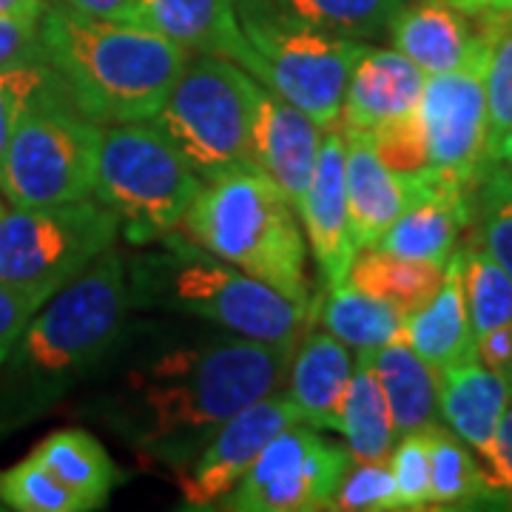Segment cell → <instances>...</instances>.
<instances>
[{"label":"cell","instance_id":"1","mask_svg":"<svg viewBox=\"0 0 512 512\" xmlns=\"http://www.w3.org/2000/svg\"><path fill=\"white\" fill-rule=\"evenodd\" d=\"M291 356V345L228 330L163 345L123 370L97 404V419L143 467L177 476L225 421L282 387Z\"/></svg>","mask_w":512,"mask_h":512},{"label":"cell","instance_id":"2","mask_svg":"<svg viewBox=\"0 0 512 512\" xmlns=\"http://www.w3.org/2000/svg\"><path fill=\"white\" fill-rule=\"evenodd\" d=\"M131 293L123 254L111 248L57 291L0 367V436L46 416L100 373L126 342Z\"/></svg>","mask_w":512,"mask_h":512},{"label":"cell","instance_id":"3","mask_svg":"<svg viewBox=\"0 0 512 512\" xmlns=\"http://www.w3.org/2000/svg\"><path fill=\"white\" fill-rule=\"evenodd\" d=\"M37 49L74 109L100 126L151 120L191 57L154 29L86 18L55 3L43 9Z\"/></svg>","mask_w":512,"mask_h":512},{"label":"cell","instance_id":"4","mask_svg":"<svg viewBox=\"0 0 512 512\" xmlns=\"http://www.w3.org/2000/svg\"><path fill=\"white\" fill-rule=\"evenodd\" d=\"M131 308L211 322L220 330L268 345H291L313 328V308H302L262 279L208 254L180 234H168L126 259Z\"/></svg>","mask_w":512,"mask_h":512},{"label":"cell","instance_id":"5","mask_svg":"<svg viewBox=\"0 0 512 512\" xmlns=\"http://www.w3.org/2000/svg\"><path fill=\"white\" fill-rule=\"evenodd\" d=\"M180 234L296 305L313 308L305 228L285 191L262 171L239 168L202 183Z\"/></svg>","mask_w":512,"mask_h":512},{"label":"cell","instance_id":"6","mask_svg":"<svg viewBox=\"0 0 512 512\" xmlns=\"http://www.w3.org/2000/svg\"><path fill=\"white\" fill-rule=\"evenodd\" d=\"M200 188V174L154 120L103 126L94 200L114 211L131 248L174 234Z\"/></svg>","mask_w":512,"mask_h":512},{"label":"cell","instance_id":"7","mask_svg":"<svg viewBox=\"0 0 512 512\" xmlns=\"http://www.w3.org/2000/svg\"><path fill=\"white\" fill-rule=\"evenodd\" d=\"M234 6L262 66L259 83L299 106L322 131H339L350 72L367 43L322 32L276 0H234Z\"/></svg>","mask_w":512,"mask_h":512},{"label":"cell","instance_id":"8","mask_svg":"<svg viewBox=\"0 0 512 512\" xmlns=\"http://www.w3.org/2000/svg\"><path fill=\"white\" fill-rule=\"evenodd\" d=\"M251 83L254 74L225 57L191 55L160 111L151 117L183 151L202 183L239 168H256Z\"/></svg>","mask_w":512,"mask_h":512},{"label":"cell","instance_id":"9","mask_svg":"<svg viewBox=\"0 0 512 512\" xmlns=\"http://www.w3.org/2000/svg\"><path fill=\"white\" fill-rule=\"evenodd\" d=\"M103 126L69 100L23 114L0 157V194L15 208L63 205L94 197Z\"/></svg>","mask_w":512,"mask_h":512},{"label":"cell","instance_id":"10","mask_svg":"<svg viewBox=\"0 0 512 512\" xmlns=\"http://www.w3.org/2000/svg\"><path fill=\"white\" fill-rule=\"evenodd\" d=\"M120 239V222L94 197L63 205H9L0 214V282L55 296Z\"/></svg>","mask_w":512,"mask_h":512},{"label":"cell","instance_id":"11","mask_svg":"<svg viewBox=\"0 0 512 512\" xmlns=\"http://www.w3.org/2000/svg\"><path fill=\"white\" fill-rule=\"evenodd\" d=\"M353 464L348 447L333 444L311 424L282 430L256 458L248 476L220 501L234 512L328 510L339 481Z\"/></svg>","mask_w":512,"mask_h":512},{"label":"cell","instance_id":"12","mask_svg":"<svg viewBox=\"0 0 512 512\" xmlns=\"http://www.w3.org/2000/svg\"><path fill=\"white\" fill-rule=\"evenodd\" d=\"M487 49L490 40L464 66L430 74L416 109L427 137L430 168L470 188L487 165Z\"/></svg>","mask_w":512,"mask_h":512},{"label":"cell","instance_id":"13","mask_svg":"<svg viewBox=\"0 0 512 512\" xmlns=\"http://www.w3.org/2000/svg\"><path fill=\"white\" fill-rule=\"evenodd\" d=\"M293 424H299V413L282 387L242 407L205 441L194 461L174 476L185 510L220 507L222 498L248 476L262 450Z\"/></svg>","mask_w":512,"mask_h":512},{"label":"cell","instance_id":"14","mask_svg":"<svg viewBox=\"0 0 512 512\" xmlns=\"http://www.w3.org/2000/svg\"><path fill=\"white\" fill-rule=\"evenodd\" d=\"M322 134L325 131L305 111L254 77L251 83L254 165L285 191L296 214L302 211L305 194L311 188Z\"/></svg>","mask_w":512,"mask_h":512},{"label":"cell","instance_id":"15","mask_svg":"<svg viewBox=\"0 0 512 512\" xmlns=\"http://www.w3.org/2000/svg\"><path fill=\"white\" fill-rule=\"evenodd\" d=\"M510 402V382L478 362V356L439 373V416L484 464L495 490L510 501L507 473L498 450V424Z\"/></svg>","mask_w":512,"mask_h":512},{"label":"cell","instance_id":"16","mask_svg":"<svg viewBox=\"0 0 512 512\" xmlns=\"http://www.w3.org/2000/svg\"><path fill=\"white\" fill-rule=\"evenodd\" d=\"M299 220L308 237L319 288H339L350 274L353 256L359 254L350 234L348 191H345V137L342 131H325L311 188L305 194Z\"/></svg>","mask_w":512,"mask_h":512},{"label":"cell","instance_id":"17","mask_svg":"<svg viewBox=\"0 0 512 512\" xmlns=\"http://www.w3.org/2000/svg\"><path fill=\"white\" fill-rule=\"evenodd\" d=\"M387 37L396 52L430 77L453 72L476 57L490 40V26L484 15H467L450 0H407Z\"/></svg>","mask_w":512,"mask_h":512},{"label":"cell","instance_id":"18","mask_svg":"<svg viewBox=\"0 0 512 512\" xmlns=\"http://www.w3.org/2000/svg\"><path fill=\"white\" fill-rule=\"evenodd\" d=\"M345 137V191L350 234L356 251L376 248L387 228L427 185V171L404 177L390 171L365 131H342Z\"/></svg>","mask_w":512,"mask_h":512},{"label":"cell","instance_id":"19","mask_svg":"<svg viewBox=\"0 0 512 512\" xmlns=\"http://www.w3.org/2000/svg\"><path fill=\"white\" fill-rule=\"evenodd\" d=\"M353 365L356 350L328 330L311 328L299 339L282 390L288 393L302 424H311L322 433H339Z\"/></svg>","mask_w":512,"mask_h":512},{"label":"cell","instance_id":"20","mask_svg":"<svg viewBox=\"0 0 512 512\" xmlns=\"http://www.w3.org/2000/svg\"><path fill=\"white\" fill-rule=\"evenodd\" d=\"M140 26L180 43L191 55L225 57L259 80V57L242 32L234 0H143Z\"/></svg>","mask_w":512,"mask_h":512},{"label":"cell","instance_id":"21","mask_svg":"<svg viewBox=\"0 0 512 512\" xmlns=\"http://www.w3.org/2000/svg\"><path fill=\"white\" fill-rule=\"evenodd\" d=\"M427 74L402 52L365 46L353 66L342 103L339 131H373L387 120L419 109Z\"/></svg>","mask_w":512,"mask_h":512},{"label":"cell","instance_id":"22","mask_svg":"<svg viewBox=\"0 0 512 512\" xmlns=\"http://www.w3.org/2000/svg\"><path fill=\"white\" fill-rule=\"evenodd\" d=\"M402 336L439 373L476 356V333L461 285V251L450 256L436 293L416 311L407 313Z\"/></svg>","mask_w":512,"mask_h":512},{"label":"cell","instance_id":"23","mask_svg":"<svg viewBox=\"0 0 512 512\" xmlns=\"http://www.w3.org/2000/svg\"><path fill=\"white\" fill-rule=\"evenodd\" d=\"M370 365L382 384L396 436L439 424V370L427 365L407 342L396 339L370 350Z\"/></svg>","mask_w":512,"mask_h":512},{"label":"cell","instance_id":"24","mask_svg":"<svg viewBox=\"0 0 512 512\" xmlns=\"http://www.w3.org/2000/svg\"><path fill=\"white\" fill-rule=\"evenodd\" d=\"M404 319L396 305L350 282L313 296V322L350 350H379L402 339Z\"/></svg>","mask_w":512,"mask_h":512},{"label":"cell","instance_id":"25","mask_svg":"<svg viewBox=\"0 0 512 512\" xmlns=\"http://www.w3.org/2000/svg\"><path fill=\"white\" fill-rule=\"evenodd\" d=\"M32 456L66 484L89 510L106 507L111 490L123 481L109 450L80 427H63L37 444Z\"/></svg>","mask_w":512,"mask_h":512},{"label":"cell","instance_id":"26","mask_svg":"<svg viewBox=\"0 0 512 512\" xmlns=\"http://www.w3.org/2000/svg\"><path fill=\"white\" fill-rule=\"evenodd\" d=\"M430 439V507H510V501L495 490L481 458L439 421L427 427Z\"/></svg>","mask_w":512,"mask_h":512},{"label":"cell","instance_id":"27","mask_svg":"<svg viewBox=\"0 0 512 512\" xmlns=\"http://www.w3.org/2000/svg\"><path fill=\"white\" fill-rule=\"evenodd\" d=\"M339 433L345 436V447L353 461H387L399 439L382 384L370 365V350H356V365L342 404Z\"/></svg>","mask_w":512,"mask_h":512},{"label":"cell","instance_id":"28","mask_svg":"<svg viewBox=\"0 0 512 512\" xmlns=\"http://www.w3.org/2000/svg\"><path fill=\"white\" fill-rule=\"evenodd\" d=\"M447 265L396 256L382 248H362L353 256L345 282L396 305L402 313H413L424 305L444 279Z\"/></svg>","mask_w":512,"mask_h":512},{"label":"cell","instance_id":"29","mask_svg":"<svg viewBox=\"0 0 512 512\" xmlns=\"http://www.w3.org/2000/svg\"><path fill=\"white\" fill-rule=\"evenodd\" d=\"M49 100H69L55 69L40 55V49L26 52L18 60L0 66V157L9 146L23 114ZM74 106V103H72Z\"/></svg>","mask_w":512,"mask_h":512},{"label":"cell","instance_id":"30","mask_svg":"<svg viewBox=\"0 0 512 512\" xmlns=\"http://www.w3.org/2000/svg\"><path fill=\"white\" fill-rule=\"evenodd\" d=\"M293 18L350 40H379L407 0H276Z\"/></svg>","mask_w":512,"mask_h":512},{"label":"cell","instance_id":"31","mask_svg":"<svg viewBox=\"0 0 512 512\" xmlns=\"http://www.w3.org/2000/svg\"><path fill=\"white\" fill-rule=\"evenodd\" d=\"M476 245L512 276V174L487 163L473 185Z\"/></svg>","mask_w":512,"mask_h":512},{"label":"cell","instance_id":"32","mask_svg":"<svg viewBox=\"0 0 512 512\" xmlns=\"http://www.w3.org/2000/svg\"><path fill=\"white\" fill-rule=\"evenodd\" d=\"M461 285L476 339L512 322V276L478 245L461 251Z\"/></svg>","mask_w":512,"mask_h":512},{"label":"cell","instance_id":"33","mask_svg":"<svg viewBox=\"0 0 512 512\" xmlns=\"http://www.w3.org/2000/svg\"><path fill=\"white\" fill-rule=\"evenodd\" d=\"M490 23V49L484 69L487 92V163L512 128V15H484Z\"/></svg>","mask_w":512,"mask_h":512},{"label":"cell","instance_id":"34","mask_svg":"<svg viewBox=\"0 0 512 512\" xmlns=\"http://www.w3.org/2000/svg\"><path fill=\"white\" fill-rule=\"evenodd\" d=\"M0 501L18 512H86L89 507L60 484L32 453L0 470Z\"/></svg>","mask_w":512,"mask_h":512},{"label":"cell","instance_id":"35","mask_svg":"<svg viewBox=\"0 0 512 512\" xmlns=\"http://www.w3.org/2000/svg\"><path fill=\"white\" fill-rule=\"evenodd\" d=\"M328 510L393 512L399 510L396 481L387 461H353L339 481Z\"/></svg>","mask_w":512,"mask_h":512},{"label":"cell","instance_id":"36","mask_svg":"<svg viewBox=\"0 0 512 512\" xmlns=\"http://www.w3.org/2000/svg\"><path fill=\"white\" fill-rule=\"evenodd\" d=\"M387 464H390V473L396 481L399 510H430V439H427V430L399 436L387 456Z\"/></svg>","mask_w":512,"mask_h":512},{"label":"cell","instance_id":"37","mask_svg":"<svg viewBox=\"0 0 512 512\" xmlns=\"http://www.w3.org/2000/svg\"><path fill=\"white\" fill-rule=\"evenodd\" d=\"M370 143L376 148V154L382 157V163L404 174V177H413L430 168V157H427V137H424V128H421L419 111H410L404 117L396 120H387L379 128L367 131Z\"/></svg>","mask_w":512,"mask_h":512},{"label":"cell","instance_id":"38","mask_svg":"<svg viewBox=\"0 0 512 512\" xmlns=\"http://www.w3.org/2000/svg\"><path fill=\"white\" fill-rule=\"evenodd\" d=\"M46 302H49V296H43V293L0 282V367L9 359L12 348L18 345L20 333L32 322V316Z\"/></svg>","mask_w":512,"mask_h":512},{"label":"cell","instance_id":"39","mask_svg":"<svg viewBox=\"0 0 512 512\" xmlns=\"http://www.w3.org/2000/svg\"><path fill=\"white\" fill-rule=\"evenodd\" d=\"M43 12L0 15V66L18 60L37 46V26Z\"/></svg>","mask_w":512,"mask_h":512},{"label":"cell","instance_id":"40","mask_svg":"<svg viewBox=\"0 0 512 512\" xmlns=\"http://www.w3.org/2000/svg\"><path fill=\"white\" fill-rule=\"evenodd\" d=\"M476 356L481 365L504 376L512 387V322L481 333L476 339Z\"/></svg>","mask_w":512,"mask_h":512},{"label":"cell","instance_id":"41","mask_svg":"<svg viewBox=\"0 0 512 512\" xmlns=\"http://www.w3.org/2000/svg\"><path fill=\"white\" fill-rule=\"evenodd\" d=\"M46 3L72 9L77 15H86V18L137 23V26H140V6H143V0H46Z\"/></svg>","mask_w":512,"mask_h":512},{"label":"cell","instance_id":"42","mask_svg":"<svg viewBox=\"0 0 512 512\" xmlns=\"http://www.w3.org/2000/svg\"><path fill=\"white\" fill-rule=\"evenodd\" d=\"M498 450H501V461H504L507 487H510V498H512V393H510V402H507V407H504L501 424H498Z\"/></svg>","mask_w":512,"mask_h":512},{"label":"cell","instance_id":"43","mask_svg":"<svg viewBox=\"0 0 512 512\" xmlns=\"http://www.w3.org/2000/svg\"><path fill=\"white\" fill-rule=\"evenodd\" d=\"M467 15H512V0H450Z\"/></svg>","mask_w":512,"mask_h":512},{"label":"cell","instance_id":"44","mask_svg":"<svg viewBox=\"0 0 512 512\" xmlns=\"http://www.w3.org/2000/svg\"><path fill=\"white\" fill-rule=\"evenodd\" d=\"M46 0H0V15H18V12H43Z\"/></svg>","mask_w":512,"mask_h":512},{"label":"cell","instance_id":"45","mask_svg":"<svg viewBox=\"0 0 512 512\" xmlns=\"http://www.w3.org/2000/svg\"><path fill=\"white\" fill-rule=\"evenodd\" d=\"M490 163H498L501 168H507L512 174V128L504 134V140L498 143V148L493 151V157H490Z\"/></svg>","mask_w":512,"mask_h":512},{"label":"cell","instance_id":"46","mask_svg":"<svg viewBox=\"0 0 512 512\" xmlns=\"http://www.w3.org/2000/svg\"><path fill=\"white\" fill-rule=\"evenodd\" d=\"M6 208H9V202H6V197H3V194H0V214H3V211H6Z\"/></svg>","mask_w":512,"mask_h":512},{"label":"cell","instance_id":"47","mask_svg":"<svg viewBox=\"0 0 512 512\" xmlns=\"http://www.w3.org/2000/svg\"><path fill=\"white\" fill-rule=\"evenodd\" d=\"M510 393H512V387H510Z\"/></svg>","mask_w":512,"mask_h":512}]
</instances>
